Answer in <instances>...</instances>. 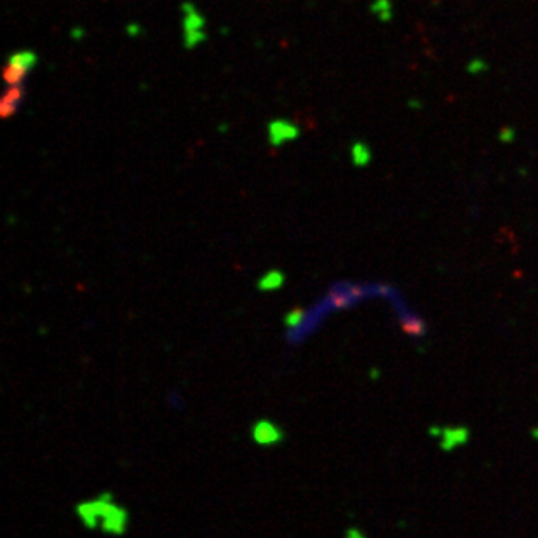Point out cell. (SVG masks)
<instances>
[{
    "label": "cell",
    "instance_id": "6da1fadb",
    "mask_svg": "<svg viewBox=\"0 0 538 538\" xmlns=\"http://www.w3.org/2000/svg\"><path fill=\"white\" fill-rule=\"evenodd\" d=\"M39 62V56L33 51H18L13 52L4 66V81L9 86L23 84L26 75L32 71L33 66Z\"/></svg>",
    "mask_w": 538,
    "mask_h": 538
},
{
    "label": "cell",
    "instance_id": "7a4b0ae2",
    "mask_svg": "<svg viewBox=\"0 0 538 538\" xmlns=\"http://www.w3.org/2000/svg\"><path fill=\"white\" fill-rule=\"evenodd\" d=\"M267 131H269V143L276 148L284 145L286 141L296 140L300 136V127L296 124L288 122V120H272Z\"/></svg>",
    "mask_w": 538,
    "mask_h": 538
},
{
    "label": "cell",
    "instance_id": "3957f363",
    "mask_svg": "<svg viewBox=\"0 0 538 538\" xmlns=\"http://www.w3.org/2000/svg\"><path fill=\"white\" fill-rule=\"evenodd\" d=\"M25 100V88L23 86H9L6 93H4L2 101H0V115L4 119H11L18 112L20 105Z\"/></svg>",
    "mask_w": 538,
    "mask_h": 538
},
{
    "label": "cell",
    "instance_id": "277c9868",
    "mask_svg": "<svg viewBox=\"0 0 538 538\" xmlns=\"http://www.w3.org/2000/svg\"><path fill=\"white\" fill-rule=\"evenodd\" d=\"M185 18H183V32H195V30H202L206 25V18L192 6L190 2H185L182 6Z\"/></svg>",
    "mask_w": 538,
    "mask_h": 538
},
{
    "label": "cell",
    "instance_id": "5b68a950",
    "mask_svg": "<svg viewBox=\"0 0 538 538\" xmlns=\"http://www.w3.org/2000/svg\"><path fill=\"white\" fill-rule=\"evenodd\" d=\"M208 35H206L202 30H195V32H185V37H183V46L185 49H195L199 44L206 42Z\"/></svg>",
    "mask_w": 538,
    "mask_h": 538
},
{
    "label": "cell",
    "instance_id": "8992f818",
    "mask_svg": "<svg viewBox=\"0 0 538 538\" xmlns=\"http://www.w3.org/2000/svg\"><path fill=\"white\" fill-rule=\"evenodd\" d=\"M352 159L357 165H364L370 160V150L363 145V143H356L352 146Z\"/></svg>",
    "mask_w": 538,
    "mask_h": 538
}]
</instances>
